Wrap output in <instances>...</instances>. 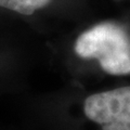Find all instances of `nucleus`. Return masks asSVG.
Masks as SVG:
<instances>
[{
  "label": "nucleus",
  "mask_w": 130,
  "mask_h": 130,
  "mask_svg": "<svg viewBox=\"0 0 130 130\" xmlns=\"http://www.w3.org/2000/svg\"><path fill=\"white\" fill-rule=\"evenodd\" d=\"M52 0H0V9L29 18L44 9Z\"/></svg>",
  "instance_id": "7ed1b4c3"
},
{
  "label": "nucleus",
  "mask_w": 130,
  "mask_h": 130,
  "mask_svg": "<svg viewBox=\"0 0 130 130\" xmlns=\"http://www.w3.org/2000/svg\"><path fill=\"white\" fill-rule=\"evenodd\" d=\"M81 59H96L109 75L130 74V41L124 28L114 23H101L84 31L74 46Z\"/></svg>",
  "instance_id": "f257e3e1"
},
{
  "label": "nucleus",
  "mask_w": 130,
  "mask_h": 130,
  "mask_svg": "<svg viewBox=\"0 0 130 130\" xmlns=\"http://www.w3.org/2000/svg\"><path fill=\"white\" fill-rule=\"evenodd\" d=\"M81 114L96 130H130V86L87 95Z\"/></svg>",
  "instance_id": "f03ea898"
}]
</instances>
